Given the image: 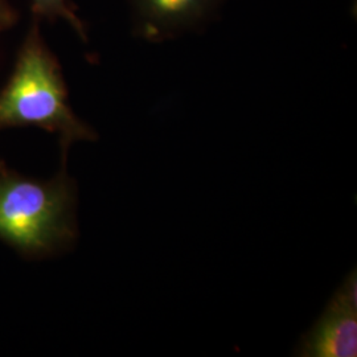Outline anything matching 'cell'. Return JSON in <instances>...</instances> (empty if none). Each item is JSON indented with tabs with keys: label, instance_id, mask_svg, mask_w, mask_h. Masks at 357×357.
<instances>
[{
	"label": "cell",
	"instance_id": "obj_1",
	"mask_svg": "<svg viewBox=\"0 0 357 357\" xmlns=\"http://www.w3.org/2000/svg\"><path fill=\"white\" fill-rule=\"evenodd\" d=\"M29 125L59 134L64 151L75 142L97 137L72 112L61 68L36 26L28 33L13 76L0 91V130Z\"/></svg>",
	"mask_w": 357,
	"mask_h": 357
},
{
	"label": "cell",
	"instance_id": "obj_2",
	"mask_svg": "<svg viewBox=\"0 0 357 357\" xmlns=\"http://www.w3.org/2000/svg\"><path fill=\"white\" fill-rule=\"evenodd\" d=\"M76 190L65 174L35 181L0 172V237L32 255L61 249L76 237Z\"/></svg>",
	"mask_w": 357,
	"mask_h": 357
},
{
	"label": "cell",
	"instance_id": "obj_3",
	"mask_svg": "<svg viewBox=\"0 0 357 357\" xmlns=\"http://www.w3.org/2000/svg\"><path fill=\"white\" fill-rule=\"evenodd\" d=\"M228 0H128L132 33L159 44L204 32Z\"/></svg>",
	"mask_w": 357,
	"mask_h": 357
},
{
	"label": "cell",
	"instance_id": "obj_4",
	"mask_svg": "<svg viewBox=\"0 0 357 357\" xmlns=\"http://www.w3.org/2000/svg\"><path fill=\"white\" fill-rule=\"evenodd\" d=\"M296 355L357 356V277L354 270L332 296L314 328L302 339Z\"/></svg>",
	"mask_w": 357,
	"mask_h": 357
},
{
	"label": "cell",
	"instance_id": "obj_5",
	"mask_svg": "<svg viewBox=\"0 0 357 357\" xmlns=\"http://www.w3.org/2000/svg\"><path fill=\"white\" fill-rule=\"evenodd\" d=\"M32 11L35 16L50 20L63 17L76 29L79 38L86 40V29L82 20L77 16L76 6L72 0H32Z\"/></svg>",
	"mask_w": 357,
	"mask_h": 357
},
{
	"label": "cell",
	"instance_id": "obj_6",
	"mask_svg": "<svg viewBox=\"0 0 357 357\" xmlns=\"http://www.w3.org/2000/svg\"><path fill=\"white\" fill-rule=\"evenodd\" d=\"M16 15L7 0H0V29L13 26Z\"/></svg>",
	"mask_w": 357,
	"mask_h": 357
},
{
	"label": "cell",
	"instance_id": "obj_7",
	"mask_svg": "<svg viewBox=\"0 0 357 357\" xmlns=\"http://www.w3.org/2000/svg\"><path fill=\"white\" fill-rule=\"evenodd\" d=\"M6 169H4V165L0 162V172H4Z\"/></svg>",
	"mask_w": 357,
	"mask_h": 357
}]
</instances>
